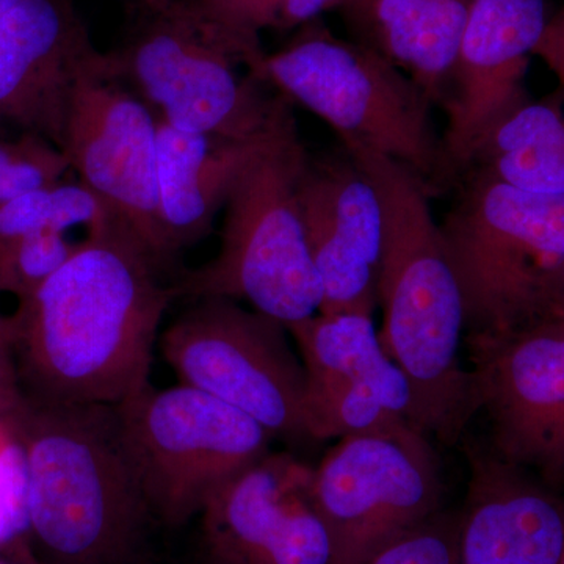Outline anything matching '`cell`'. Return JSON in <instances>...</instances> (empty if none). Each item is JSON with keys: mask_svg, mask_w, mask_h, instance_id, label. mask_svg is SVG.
<instances>
[{"mask_svg": "<svg viewBox=\"0 0 564 564\" xmlns=\"http://www.w3.org/2000/svg\"><path fill=\"white\" fill-rule=\"evenodd\" d=\"M562 318H564V261L552 285L547 306V322L562 321Z\"/></svg>", "mask_w": 564, "mask_h": 564, "instance_id": "f546056e", "label": "cell"}, {"mask_svg": "<svg viewBox=\"0 0 564 564\" xmlns=\"http://www.w3.org/2000/svg\"><path fill=\"white\" fill-rule=\"evenodd\" d=\"M0 564H2V563H0Z\"/></svg>", "mask_w": 564, "mask_h": 564, "instance_id": "8d00e7d4", "label": "cell"}, {"mask_svg": "<svg viewBox=\"0 0 564 564\" xmlns=\"http://www.w3.org/2000/svg\"><path fill=\"white\" fill-rule=\"evenodd\" d=\"M489 451L554 491L564 489V325L464 337Z\"/></svg>", "mask_w": 564, "mask_h": 564, "instance_id": "7c38bea8", "label": "cell"}, {"mask_svg": "<svg viewBox=\"0 0 564 564\" xmlns=\"http://www.w3.org/2000/svg\"><path fill=\"white\" fill-rule=\"evenodd\" d=\"M288 326L236 300L198 299L161 336L180 384L242 411L273 440H310L306 370Z\"/></svg>", "mask_w": 564, "mask_h": 564, "instance_id": "9c48e42d", "label": "cell"}, {"mask_svg": "<svg viewBox=\"0 0 564 564\" xmlns=\"http://www.w3.org/2000/svg\"><path fill=\"white\" fill-rule=\"evenodd\" d=\"M22 137L21 151L0 170V210L24 193L62 182L70 170L68 159L54 144Z\"/></svg>", "mask_w": 564, "mask_h": 564, "instance_id": "4316f807", "label": "cell"}, {"mask_svg": "<svg viewBox=\"0 0 564 564\" xmlns=\"http://www.w3.org/2000/svg\"><path fill=\"white\" fill-rule=\"evenodd\" d=\"M429 437L400 423L340 437L323 456L311 494L332 564H367L443 510V478Z\"/></svg>", "mask_w": 564, "mask_h": 564, "instance_id": "30bf717a", "label": "cell"}, {"mask_svg": "<svg viewBox=\"0 0 564 564\" xmlns=\"http://www.w3.org/2000/svg\"><path fill=\"white\" fill-rule=\"evenodd\" d=\"M77 243L62 232L29 234L0 239V293L25 302L68 261Z\"/></svg>", "mask_w": 564, "mask_h": 564, "instance_id": "cb8c5ba5", "label": "cell"}, {"mask_svg": "<svg viewBox=\"0 0 564 564\" xmlns=\"http://www.w3.org/2000/svg\"><path fill=\"white\" fill-rule=\"evenodd\" d=\"M560 564H564V541H563L562 558H560Z\"/></svg>", "mask_w": 564, "mask_h": 564, "instance_id": "e575fe53", "label": "cell"}, {"mask_svg": "<svg viewBox=\"0 0 564 564\" xmlns=\"http://www.w3.org/2000/svg\"><path fill=\"white\" fill-rule=\"evenodd\" d=\"M20 2H22V0H0V22H2L3 18Z\"/></svg>", "mask_w": 564, "mask_h": 564, "instance_id": "836d02e7", "label": "cell"}, {"mask_svg": "<svg viewBox=\"0 0 564 564\" xmlns=\"http://www.w3.org/2000/svg\"><path fill=\"white\" fill-rule=\"evenodd\" d=\"M28 474L35 564H152L159 527L111 404L22 399L3 415Z\"/></svg>", "mask_w": 564, "mask_h": 564, "instance_id": "7a4b0ae2", "label": "cell"}, {"mask_svg": "<svg viewBox=\"0 0 564 564\" xmlns=\"http://www.w3.org/2000/svg\"><path fill=\"white\" fill-rule=\"evenodd\" d=\"M98 55L73 0H22L0 22V128L63 150L70 102Z\"/></svg>", "mask_w": 564, "mask_h": 564, "instance_id": "2e32d148", "label": "cell"}, {"mask_svg": "<svg viewBox=\"0 0 564 564\" xmlns=\"http://www.w3.org/2000/svg\"><path fill=\"white\" fill-rule=\"evenodd\" d=\"M122 441L159 527L203 513L223 486L270 454L272 434L191 386L150 384L113 404Z\"/></svg>", "mask_w": 564, "mask_h": 564, "instance_id": "52a82bcc", "label": "cell"}, {"mask_svg": "<svg viewBox=\"0 0 564 564\" xmlns=\"http://www.w3.org/2000/svg\"><path fill=\"white\" fill-rule=\"evenodd\" d=\"M459 447L469 467L459 564H560L564 502L558 494L467 433Z\"/></svg>", "mask_w": 564, "mask_h": 564, "instance_id": "ac0fdd59", "label": "cell"}, {"mask_svg": "<svg viewBox=\"0 0 564 564\" xmlns=\"http://www.w3.org/2000/svg\"><path fill=\"white\" fill-rule=\"evenodd\" d=\"M475 0H367L350 22L372 47L444 107L456 51Z\"/></svg>", "mask_w": 564, "mask_h": 564, "instance_id": "ffe728a7", "label": "cell"}, {"mask_svg": "<svg viewBox=\"0 0 564 564\" xmlns=\"http://www.w3.org/2000/svg\"><path fill=\"white\" fill-rule=\"evenodd\" d=\"M107 65L154 111L182 132L237 140L265 139L295 124L288 99L263 91L243 63L180 9L158 13Z\"/></svg>", "mask_w": 564, "mask_h": 564, "instance_id": "ba28073f", "label": "cell"}, {"mask_svg": "<svg viewBox=\"0 0 564 564\" xmlns=\"http://www.w3.org/2000/svg\"><path fill=\"white\" fill-rule=\"evenodd\" d=\"M147 3L148 7L155 13H172L174 7H176V0H141Z\"/></svg>", "mask_w": 564, "mask_h": 564, "instance_id": "1f68e13d", "label": "cell"}, {"mask_svg": "<svg viewBox=\"0 0 564 564\" xmlns=\"http://www.w3.org/2000/svg\"><path fill=\"white\" fill-rule=\"evenodd\" d=\"M22 141H24L22 135L14 141H0V170L17 158L18 152L21 151Z\"/></svg>", "mask_w": 564, "mask_h": 564, "instance_id": "4dcf8cb0", "label": "cell"}, {"mask_svg": "<svg viewBox=\"0 0 564 564\" xmlns=\"http://www.w3.org/2000/svg\"><path fill=\"white\" fill-rule=\"evenodd\" d=\"M296 128L265 139L237 140L182 132L158 118L159 203L170 261L210 232L243 173Z\"/></svg>", "mask_w": 564, "mask_h": 564, "instance_id": "d6986e66", "label": "cell"}, {"mask_svg": "<svg viewBox=\"0 0 564 564\" xmlns=\"http://www.w3.org/2000/svg\"><path fill=\"white\" fill-rule=\"evenodd\" d=\"M547 21L545 0H475L443 107L445 148L462 176L486 133L529 101L525 73Z\"/></svg>", "mask_w": 564, "mask_h": 564, "instance_id": "9a60e30c", "label": "cell"}, {"mask_svg": "<svg viewBox=\"0 0 564 564\" xmlns=\"http://www.w3.org/2000/svg\"><path fill=\"white\" fill-rule=\"evenodd\" d=\"M313 470L288 452H270L223 486L199 514V564H332Z\"/></svg>", "mask_w": 564, "mask_h": 564, "instance_id": "5bb4252c", "label": "cell"}, {"mask_svg": "<svg viewBox=\"0 0 564 564\" xmlns=\"http://www.w3.org/2000/svg\"><path fill=\"white\" fill-rule=\"evenodd\" d=\"M462 516L441 510L367 564H459Z\"/></svg>", "mask_w": 564, "mask_h": 564, "instance_id": "d4e9b609", "label": "cell"}, {"mask_svg": "<svg viewBox=\"0 0 564 564\" xmlns=\"http://www.w3.org/2000/svg\"><path fill=\"white\" fill-rule=\"evenodd\" d=\"M343 0H188L180 9L203 32L228 47L262 80L263 54L259 35L265 31L302 29Z\"/></svg>", "mask_w": 564, "mask_h": 564, "instance_id": "7402d4cb", "label": "cell"}, {"mask_svg": "<svg viewBox=\"0 0 564 564\" xmlns=\"http://www.w3.org/2000/svg\"><path fill=\"white\" fill-rule=\"evenodd\" d=\"M288 329L306 370L310 440H340L400 423L419 429L413 388L384 351L373 315L318 313Z\"/></svg>", "mask_w": 564, "mask_h": 564, "instance_id": "4fadbf2b", "label": "cell"}, {"mask_svg": "<svg viewBox=\"0 0 564 564\" xmlns=\"http://www.w3.org/2000/svg\"><path fill=\"white\" fill-rule=\"evenodd\" d=\"M28 474L24 455L9 425L0 417V549L25 544Z\"/></svg>", "mask_w": 564, "mask_h": 564, "instance_id": "484cf974", "label": "cell"}, {"mask_svg": "<svg viewBox=\"0 0 564 564\" xmlns=\"http://www.w3.org/2000/svg\"><path fill=\"white\" fill-rule=\"evenodd\" d=\"M555 74L564 98V9L549 18L534 54Z\"/></svg>", "mask_w": 564, "mask_h": 564, "instance_id": "83f0119b", "label": "cell"}, {"mask_svg": "<svg viewBox=\"0 0 564 564\" xmlns=\"http://www.w3.org/2000/svg\"><path fill=\"white\" fill-rule=\"evenodd\" d=\"M307 155L293 128L252 163L226 202L217 256L174 276L176 299L245 300L285 326L321 313L322 281L299 195Z\"/></svg>", "mask_w": 564, "mask_h": 564, "instance_id": "8992f818", "label": "cell"}, {"mask_svg": "<svg viewBox=\"0 0 564 564\" xmlns=\"http://www.w3.org/2000/svg\"><path fill=\"white\" fill-rule=\"evenodd\" d=\"M555 322L562 323V325H564V318H562V321H555Z\"/></svg>", "mask_w": 564, "mask_h": 564, "instance_id": "d590c367", "label": "cell"}, {"mask_svg": "<svg viewBox=\"0 0 564 564\" xmlns=\"http://www.w3.org/2000/svg\"><path fill=\"white\" fill-rule=\"evenodd\" d=\"M464 173H481L536 195H564V111L527 101L470 152Z\"/></svg>", "mask_w": 564, "mask_h": 564, "instance_id": "44dd1931", "label": "cell"}, {"mask_svg": "<svg viewBox=\"0 0 564 564\" xmlns=\"http://www.w3.org/2000/svg\"><path fill=\"white\" fill-rule=\"evenodd\" d=\"M304 229L323 288L321 314L373 315L383 245L377 188L344 150L307 155L299 185Z\"/></svg>", "mask_w": 564, "mask_h": 564, "instance_id": "e0dca14e", "label": "cell"}, {"mask_svg": "<svg viewBox=\"0 0 564 564\" xmlns=\"http://www.w3.org/2000/svg\"><path fill=\"white\" fill-rule=\"evenodd\" d=\"M344 150L372 181L383 212L381 345L410 380L419 429L456 447L478 406L462 356V289L433 217L432 198L400 163L359 144L345 143Z\"/></svg>", "mask_w": 564, "mask_h": 564, "instance_id": "3957f363", "label": "cell"}, {"mask_svg": "<svg viewBox=\"0 0 564 564\" xmlns=\"http://www.w3.org/2000/svg\"><path fill=\"white\" fill-rule=\"evenodd\" d=\"M99 199L77 184L47 185L7 204L0 210V239L40 232H62L73 226H90L106 215Z\"/></svg>", "mask_w": 564, "mask_h": 564, "instance_id": "603a6c76", "label": "cell"}, {"mask_svg": "<svg viewBox=\"0 0 564 564\" xmlns=\"http://www.w3.org/2000/svg\"><path fill=\"white\" fill-rule=\"evenodd\" d=\"M62 151L104 209L170 269L159 203L158 117L101 52L77 80Z\"/></svg>", "mask_w": 564, "mask_h": 564, "instance_id": "8fae6325", "label": "cell"}, {"mask_svg": "<svg viewBox=\"0 0 564 564\" xmlns=\"http://www.w3.org/2000/svg\"><path fill=\"white\" fill-rule=\"evenodd\" d=\"M367 0H343V7H340V11H344L345 18L351 20L356 13H359V10L366 6Z\"/></svg>", "mask_w": 564, "mask_h": 564, "instance_id": "d6a6232c", "label": "cell"}, {"mask_svg": "<svg viewBox=\"0 0 564 564\" xmlns=\"http://www.w3.org/2000/svg\"><path fill=\"white\" fill-rule=\"evenodd\" d=\"M262 80L328 122L343 144L400 163L430 198L462 182L422 88L372 47L339 39L321 20L265 55Z\"/></svg>", "mask_w": 564, "mask_h": 564, "instance_id": "277c9868", "label": "cell"}, {"mask_svg": "<svg viewBox=\"0 0 564 564\" xmlns=\"http://www.w3.org/2000/svg\"><path fill=\"white\" fill-rule=\"evenodd\" d=\"M166 270L109 212L91 223L68 261L11 315L24 395L113 406L150 386L162 318L176 299Z\"/></svg>", "mask_w": 564, "mask_h": 564, "instance_id": "6da1fadb", "label": "cell"}, {"mask_svg": "<svg viewBox=\"0 0 564 564\" xmlns=\"http://www.w3.org/2000/svg\"><path fill=\"white\" fill-rule=\"evenodd\" d=\"M22 392L18 388V369L13 362V351L0 350V417L9 414L20 400Z\"/></svg>", "mask_w": 564, "mask_h": 564, "instance_id": "f1b7e54d", "label": "cell"}, {"mask_svg": "<svg viewBox=\"0 0 564 564\" xmlns=\"http://www.w3.org/2000/svg\"><path fill=\"white\" fill-rule=\"evenodd\" d=\"M440 228L462 289L466 336H503L547 318L564 261V195L464 173Z\"/></svg>", "mask_w": 564, "mask_h": 564, "instance_id": "5b68a950", "label": "cell"}]
</instances>
